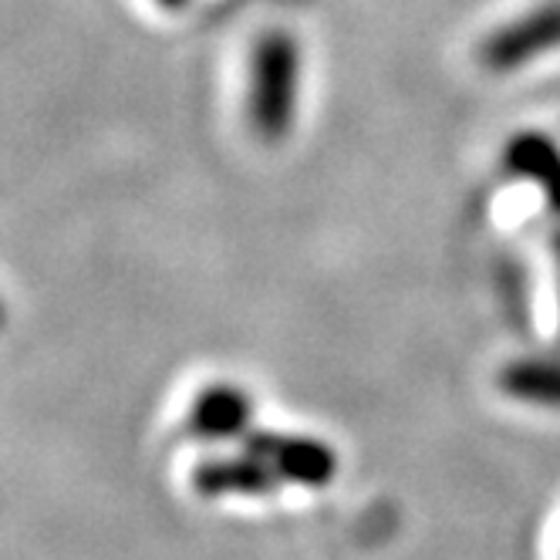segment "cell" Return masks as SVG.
<instances>
[{
	"label": "cell",
	"instance_id": "obj_4",
	"mask_svg": "<svg viewBox=\"0 0 560 560\" xmlns=\"http://www.w3.org/2000/svg\"><path fill=\"white\" fill-rule=\"evenodd\" d=\"M186 429L199 443H230L254 432V398L240 385L217 382L192 398L186 412Z\"/></svg>",
	"mask_w": 560,
	"mask_h": 560
},
{
	"label": "cell",
	"instance_id": "obj_6",
	"mask_svg": "<svg viewBox=\"0 0 560 560\" xmlns=\"http://www.w3.org/2000/svg\"><path fill=\"white\" fill-rule=\"evenodd\" d=\"M506 173L544 189L547 203L560 213V149L540 132H520L503 149Z\"/></svg>",
	"mask_w": 560,
	"mask_h": 560
},
{
	"label": "cell",
	"instance_id": "obj_3",
	"mask_svg": "<svg viewBox=\"0 0 560 560\" xmlns=\"http://www.w3.org/2000/svg\"><path fill=\"white\" fill-rule=\"evenodd\" d=\"M244 450L260 456L284 487H328L338 472V456L328 443L294 432H250Z\"/></svg>",
	"mask_w": 560,
	"mask_h": 560
},
{
	"label": "cell",
	"instance_id": "obj_9",
	"mask_svg": "<svg viewBox=\"0 0 560 560\" xmlns=\"http://www.w3.org/2000/svg\"><path fill=\"white\" fill-rule=\"evenodd\" d=\"M159 4L170 8V11H176V8H183V4H186V0H159Z\"/></svg>",
	"mask_w": 560,
	"mask_h": 560
},
{
	"label": "cell",
	"instance_id": "obj_2",
	"mask_svg": "<svg viewBox=\"0 0 560 560\" xmlns=\"http://www.w3.org/2000/svg\"><path fill=\"white\" fill-rule=\"evenodd\" d=\"M560 51V0H550L544 8H534L520 21H510L497 27L479 45V65L506 74L524 68L537 58H547Z\"/></svg>",
	"mask_w": 560,
	"mask_h": 560
},
{
	"label": "cell",
	"instance_id": "obj_1",
	"mask_svg": "<svg viewBox=\"0 0 560 560\" xmlns=\"http://www.w3.org/2000/svg\"><path fill=\"white\" fill-rule=\"evenodd\" d=\"M301 95V48L288 31L264 34L250 61V126L264 142L288 139Z\"/></svg>",
	"mask_w": 560,
	"mask_h": 560
},
{
	"label": "cell",
	"instance_id": "obj_7",
	"mask_svg": "<svg viewBox=\"0 0 560 560\" xmlns=\"http://www.w3.org/2000/svg\"><path fill=\"white\" fill-rule=\"evenodd\" d=\"M500 388L537 409H560V362L553 358H524L500 372Z\"/></svg>",
	"mask_w": 560,
	"mask_h": 560
},
{
	"label": "cell",
	"instance_id": "obj_5",
	"mask_svg": "<svg viewBox=\"0 0 560 560\" xmlns=\"http://www.w3.org/2000/svg\"><path fill=\"white\" fill-rule=\"evenodd\" d=\"M280 479L277 472L254 456L250 450H240L236 456H217L192 469V490L207 500H223V497H267L277 493Z\"/></svg>",
	"mask_w": 560,
	"mask_h": 560
},
{
	"label": "cell",
	"instance_id": "obj_8",
	"mask_svg": "<svg viewBox=\"0 0 560 560\" xmlns=\"http://www.w3.org/2000/svg\"><path fill=\"white\" fill-rule=\"evenodd\" d=\"M553 260H557V294H560V230L553 233Z\"/></svg>",
	"mask_w": 560,
	"mask_h": 560
}]
</instances>
